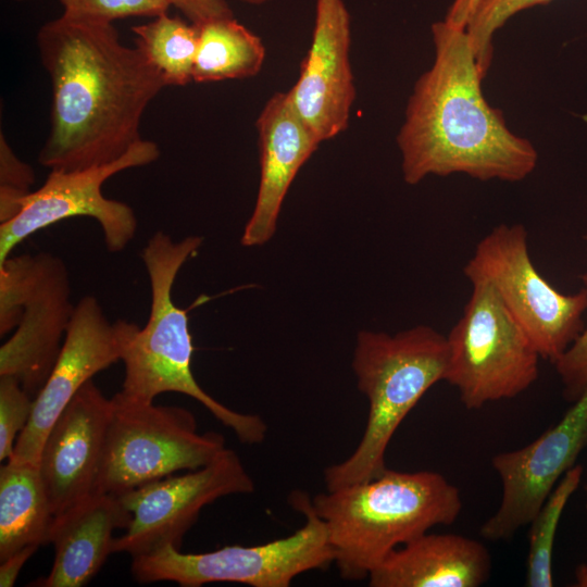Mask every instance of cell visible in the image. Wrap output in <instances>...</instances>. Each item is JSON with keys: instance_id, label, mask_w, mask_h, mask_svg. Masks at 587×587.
I'll use <instances>...</instances> for the list:
<instances>
[{"instance_id": "44dd1931", "label": "cell", "mask_w": 587, "mask_h": 587, "mask_svg": "<svg viewBox=\"0 0 587 587\" xmlns=\"http://www.w3.org/2000/svg\"><path fill=\"white\" fill-rule=\"evenodd\" d=\"M197 25V24H196ZM192 80L210 83L255 76L265 60L259 36L234 17L199 24Z\"/></svg>"}, {"instance_id": "52a82bcc", "label": "cell", "mask_w": 587, "mask_h": 587, "mask_svg": "<svg viewBox=\"0 0 587 587\" xmlns=\"http://www.w3.org/2000/svg\"><path fill=\"white\" fill-rule=\"evenodd\" d=\"M289 503L305 522L288 537L259 546H226L204 553H183L165 546L133 558L132 574L139 584L174 582L182 587H199L228 582L252 587H288L298 575L326 569L334 562L325 523L303 492H294Z\"/></svg>"}, {"instance_id": "ffe728a7", "label": "cell", "mask_w": 587, "mask_h": 587, "mask_svg": "<svg viewBox=\"0 0 587 587\" xmlns=\"http://www.w3.org/2000/svg\"><path fill=\"white\" fill-rule=\"evenodd\" d=\"M53 517L38 465L8 460L0 469V561L48 544Z\"/></svg>"}, {"instance_id": "d6986e66", "label": "cell", "mask_w": 587, "mask_h": 587, "mask_svg": "<svg viewBox=\"0 0 587 587\" xmlns=\"http://www.w3.org/2000/svg\"><path fill=\"white\" fill-rule=\"evenodd\" d=\"M491 555L476 539L428 532L398 547L369 576L371 587H479Z\"/></svg>"}, {"instance_id": "4fadbf2b", "label": "cell", "mask_w": 587, "mask_h": 587, "mask_svg": "<svg viewBox=\"0 0 587 587\" xmlns=\"http://www.w3.org/2000/svg\"><path fill=\"white\" fill-rule=\"evenodd\" d=\"M586 448L587 391L534 441L492 457L502 495L497 511L482 525L480 536L489 541H507L521 527L529 525Z\"/></svg>"}, {"instance_id": "cb8c5ba5", "label": "cell", "mask_w": 587, "mask_h": 587, "mask_svg": "<svg viewBox=\"0 0 587 587\" xmlns=\"http://www.w3.org/2000/svg\"><path fill=\"white\" fill-rule=\"evenodd\" d=\"M551 0H479L466 25L473 51L485 76L492 58L495 33L513 15Z\"/></svg>"}, {"instance_id": "836d02e7", "label": "cell", "mask_w": 587, "mask_h": 587, "mask_svg": "<svg viewBox=\"0 0 587 587\" xmlns=\"http://www.w3.org/2000/svg\"><path fill=\"white\" fill-rule=\"evenodd\" d=\"M16 1H21V0H16Z\"/></svg>"}, {"instance_id": "7c38bea8", "label": "cell", "mask_w": 587, "mask_h": 587, "mask_svg": "<svg viewBox=\"0 0 587 587\" xmlns=\"http://www.w3.org/2000/svg\"><path fill=\"white\" fill-rule=\"evenodd\" d=\"M253 490L254 483L240 458L228 448L200 469L128 490L118 497L132 520L125 533L114 538L113 552L136 558L165 546L180 549L185 534L205 505Z\"/></svg>"}, {"instance_id": "d4e9b609", "label": "cell", "mask_w": 587, "mask_h": 587, "mask_svg": "<svg viewBox=\"0 0 587 587\" xmlns=\"http://www.w3.org/2000/svg\"><path fill=\"white\" fill-rule=\"evenodd\" d=\"M62 15L98 23H112L130 16L155 17L166 13L167 0H60Z\"/></svg>"}, {"instance_id": "f1b7e54d", "label": "cell", "mask_w": 587, "mask_h": 587, "mask_svg": "<svg viewBox=\"0 0 587 587\" xmlns=\"http://www.w3.org/2000/svg\"><path fill=\"white\" fill-rule=\"evenodd\" d=\"M179 10L189 22L203 24L205 22L234 17L233 10L226 0H167Z\"/></svg>"}, {"instance_id": "d6a6232c", "label": "cell", "mask_w": 587, "mask_h": 587, "mask_svg": "<svg viewBox=\"0 0 587 587\" xmlns=\"http://www.w3.org/2000/svg\"><path fill=\"white\" fill-rule=\"evenodd\" d=\"M247 4H251V5H261V4H264L266 2H270L271 0H240Z\"/></svg>"}, {"instance_id": "ac0fdd59", "label": "cell", "mask_w": 587, "mask_h": 587, "mask_svg": "<svg viewBox=\"0 0 587 587\" xmlns=\"http://www.w3.org/2000/svg\"><path fill=\"white\" fill-rule=\"evenodd\" d=\"M132 514L116 495L95 492L53 517L48 544L54 559L40 587H82L100 571L113 552V532L126 529Z\"/></svg>"}, {"instance_id": "7402d4cb", "label": "cell", "mask_w": 587, "mask_h": 587, "mask_svg": "<svg viewBox=\"0 0 587 587\" xmlns=\"http://www.w3.org/2000/svg\"><path fill=\"white\" fill-rule=\"evenodd\" d=\"M134 26L135 46L140 48L164 78L166 86H185L192 80L199 30L178 16L160 14Z\"/></svg>"}, {"instance_id": "8fae6325", "label": "cell", "mask_w": 587, "mask_h": 587, "mask_svg": "<svg viewBox=\"0 0 587 587\" xmlns=\"http://www.w3.org/2000/svg\"><path fill=\"white\" fill-rule=\"evenodd\" d=\"M159 157L158 145L142 139L111 163L74 171L51 170L43 185L23 200L18 214L0 224V263L30 235L76 216L99 223L108 251L124 250L136 235L138 221L128 204L107 198L102 185L113 175L151 164Z\"/></svg>"}, {"instance_id": "484cf974", "label": "cell", "mask_w": 587, "mask_h": 587, "mask_svg": "<svg viewBox=\"0 0 587 587\" xmlns=\"http://www.w3.org/2000/svg\"><path fill=\"white\" fill-rule=\"evenodd\" d=\"M34 398L13 376H0V460L8 461L20 433L27 425Z\"/></svg>"}, {"instance_id": "2e32d148", "label": "cell", "mask_w": 587, "mask_h": 587, "mask_svg": "<svg viewBox=\"0 0 587 587\" xmlns=\"http://www.w3.org/2000/svg\"><path fill=\"white\" fill-rule=\"evenodd\" d=\"M111 413L90 379L51 427L38 469L54 516L96 492Z\"/></svg>"}, {"instance_id": "f546056e", "label": "cell", "mask_w": 587, "mask_h": 587, "mask_svg": "<svg viewBox=\"0 0 587 587\" xmlns=\"http://www.w3.org/2000/svg\"><path fill=\"white\" fill-rule=\"evenodd\" d=\"M40 546L29 545L26 546L3 561L0 565V586L1 587H11L15 584L16 578L26 563V561L36 552Z\"/></svg>"}, {"instance_id": "3957f363", "label": "cell", "mask_w": 587, "mask_h": 587, "mask_svg": "<svg viewBox=\"0 0 587 587\" xmlns=\"http://www.w3.org/2000/svg\"><path fill=\"white\" fill-rule=\"evenodd\" d=\"M203 241L200 236H187L178 241L155 232L141 250L151 290L150 313L146 325L125 320L115 321L121 336L124 380L117 394L127 400L153 402L164 392L189 396L205 407L224 426L230 428L245 445L261 444L266 423L257 414L232 410L197 383L191 371L193 346L187 310L175 305L174 282L182 266L196 254Z\"/></svg>"}, {"instance_id": "9a60e30c", "label": "cell", "mask_w": 587, "mask_h": 587, "mask_svg": "<svg viewBox=\"0 0 587 587\" xmlns=\"http://www.w3.org/2000/svg\"><path fill=\"white\" fill-rule=\"evenodd\" d=\"M350 42V15L344 0H316L311 46L288 92L321 142L349 124L355 99Z\"/></svg>"}, {"instance_id": "603a6c76", "label": "cell", "mask_w": 587, "mask_h": 587, "mask_svg": "<svg viewBox=\"0 0 587 587\" xmlns=\"http://www.w3.org/2000/svg\"><path fill=\"white\" fill-rule=\"evenodd\" d=\"M583 474L580 464L570 469L529 523L525 580L528 587L553 586L552 554L557 528L566 503L580 485Z\"/></svg>"}, {"instance_id": "5b68a950", "label": "cell", "mask_w": 587, "mask_h": 587, "mask_svg": "<svg viewBox=\"0 0 587 587\" xmlns=\"http://www.w3.org/2000/svg\"><path fill=\"white\" fill-rule=\"evenodd\" d=\"M448 362L447 337L430 326L358 334L352 369L369 401L367 422L354 451L324 470L326 490L367 482L388 469L385 454L395 432L426 391L446 379Z\"/></svg>"}, {"instance_id": "4dcf8cb0", "label": "cell", "mask_w": 587, "mask_h": 587, "mask_svg": "<svg viewBox=\"0 0 587 587\" xmlns=\"http://www.w3.org/2000/svg\"><path fill=\"white\" fill-rule=\"evenodd\" d=\"M479 0H453L445 20L455 26L466 28Z\"/></svg>"}, {"instance_id": "1f68e13d", "label": "cell", "mask_w": 587, "mask_h": 587, "mask_svg": "<svg viewBox=\"0 0 587 587\" xmlns=\"http://www.w3.org/2000/svg\"><path fill=\"white\" fill-rule=\"evenodd\" d=\"M585 491L587 494V484L585 485ZM575 586L587 587V564H579L575 569Z\"/></svg>"}, {"instance_id": "5bb4252c", "label": "cell", "mask_w": 587, "mask_h": 587, "mask_svg": "<svg viewBox=\"0 0 587 587\" xmlns=\"http://www.w3.org/2000/svg\"><path fill=\"white\" fill-rule=\"evenodd\" d=\"M123 345L97 298L84 296L74 308L58 360L34 400L29 421L9 461L38 465L43 442L59 415L92 377L121 361Z\"/></svg>"}, {"instance_id": "7a4b0ae2", "label": "cell", "mask_w": 587, "mask_h": 587, "mask_svg": "<svg viewBox=\"0 0 587 587\" xmlns=\"http://www.w3.org/2000/svg\"><path fill=\"white\" fill-rule=\"evenodd\" d=\"M432 37L434 62L415 82L397 135L404 182L451 174L523 180L535 170L538 152L484 98L485 76L466 28L438 21Z\"/></svg>"}, {"instance_id": "8992f818", "label": "cell", "mask_w": 587, "mask_h": 587, "mask_svg": "<svg viewBox=\"0 0 587 587\" xmlns=\"http://www.w3.org/2000/svg\"><path fill=\"white\" fill-rule=\"evenodd\" d=\"M75 304L64 261L49 252L0 263V376H13L34 399L60 354Z\"/></svg>"}, {"instance_id": "30bf717a", "label": "cell", "mask_w": 587, "mask_h": 587, "mask_svg": "<svg viewBox=\"0 0 587 587\" xmlns=\"http://www.w3.org/2000/svg\"><path fill=\"white\" fill-rule=\"evenodd\" d=\"M470 282L485 280L526 333L540 358L552 364L583 332L587 287L565 295L537 271L522 224H500L482 238L463 268Z\"/></svg>"}, {"instance_id": "ba28073f", "label": "cell", "mask_w": 587, "mask_h": 587, "mask_svg": "<svg viewBox=\"0 0 587 587\" xmlns=\"http://www.w3.org/2000/svg\"><path fill=\"white\" fill-rule=\"evenodd\" d=\"M96 492L122 495L177 471H193L226 447L217 432L199 433L195 415L176 405L130 401L117 392Z\"/></svg>"}, {"instance_id": "9c48e42d", "label": "cell", "mask_w": 587, "mask_h": 587, "mask_svg": "<svg viewBox=\"0 0 587 587\" xmlns=\"http://www.w3.org/2000/svg\"><path fill=\"white\" fill-rule=\"evenodd\" d=\"M463 313L446 336L445 382L457 388L467 410L511 399L539 376L540 355L495 289L474 280Z\"/></svg>"}, {"instance_id": "e0dca14e", "label": "cell", "mask_w": 587, "mask_h": 587, "mask_svg": "<svg viewBox=\"0 0 587 587\" xmlns=\"http://www.w3.org/2000/svg\"><path fill=\"white\" fill-rule=\"evenodd\" d=\"M260 184L240 243L262 246L276 232L278 215L297 173L322 143L295 108L289 92L274 93L257 118Z\"/></svg>"}, {"instance_id": "4316f807", "label": "cell", "mask_w": 587, "mask_h": 587, "mask_svg": "<svg viewBox=\"0 0 587 587\" xmlns=\"http://www.w3.org/2000/svg\"><path fill=\"white\" fill-rule=\"evenodd\" d=\"M35 174L32 166L12 150L0 135V224L15 217L23 200L33 191Z\"/></svg>"}, {"instance_id": "83f0119b", "label": "cell", "mask_w": 587, "mask_h": 587, "mask_svg": "<svg viewBox=\"0 0 587 587\" xmlns=\"http://www.w3.org/2000/svg\"><path fill=\"white\" fill-rule=\"evenodd\" d=\"M583 238L587 241V233ZM579 278L587 287V272ZM553 365L563 387V398L571 403L577 401L587 391V326Z\"/></svg>"}, {"instance_id": "6da1fadb", "label": "cell", "mask_w": 587, "mask_h": 587, "mask_svg": "<svg viewBox=\"0 0 587 587\" xmlns=\"http://www.w3.org/2000/svg\"><path fill=\"white\" fill-rule=\"evenodd\" d=\"M36 40L52 85L41 165L108 164L142 140L141 117L166 83L140 48L125 46L112 23L64 15L45 23Z\"/></svg>"}, {"instance_id": "277c9868", "label": "cell", "mask_w": 587, "mask_h": 587, "mask_svg": "<svg viewBox=\"0 0 587 587\" xmlns=\"http://www.w3.org/2000/svg\"><path fill=\"white\" fill-rule=\"evenodd\" d=\"M311 505L326 525L340 576L361 580L398 547L454 523L463 504L460 490L437 472L387 469L367 482L317 494Z\"/></svg>"}]
</instances>
